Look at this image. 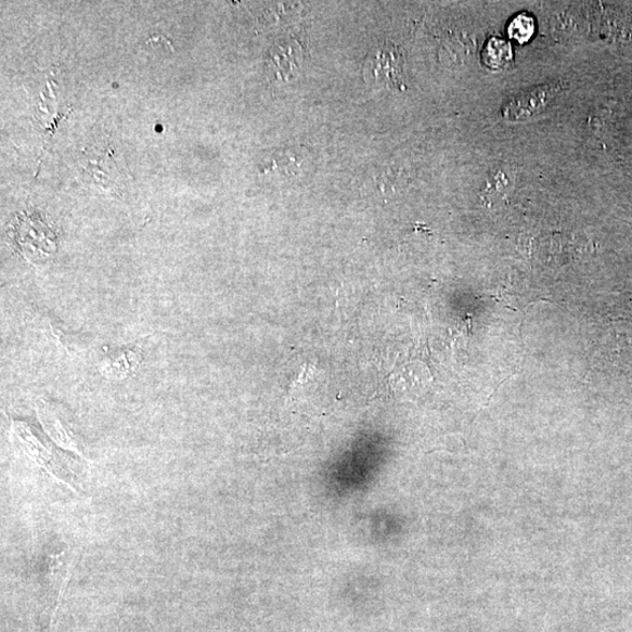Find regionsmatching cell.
<instances>
[{
    "label": "cell",
    "mask_w": 632,
    "mask_h": 632,
    "mask_svg": "<svg viewBox=\"0 0 632 632\" xmlns=\"http://www.w3.org/2000/svg\"><path fill=\"white\" fill-rule=\"evenodd\" d=\"M404 51L392 41H384L364 57L362 75L366 83L388 90L403 91Z\"/></svg>",
    "instance_id": "6da1fadb"
},
{
    "label": "cell",
    "mask_w": 632,
    "mask_h": 632,
    "mask_svg": "<svg viewBox=\"0 0 632 632\" xmlns=\"http://www.w3.org/2000/svg\"><path fill=\"white\" fill-rule=\"evenodd\" d=\"M79 166L83 179L101 189L119 190L127 182L125 164L108 144L85 152Z\"/></svg>",
    "instance_id": "7a4b0ae2"
},
{
    "label": "cell",
    "mask_w": 632,
    "mask_h": 632,
    "mask_svg": "<svg viewBox=\"0 0 632 632\" xmlns=\"http://www.w3.org/2000/svg\"><path fill=\"white\" fill-rule=\"evenodd\" d=\"M305 50L297 39L286 38L269 50L267 66L274 80H297L304 70Z\"/></svg>",
    "instance_id": "3957f363"
},
{
    "label": "cell",
    "mask_w": 632,
    "mask_h": 632,
    "mask_svg": "<svg viewBox=\"0 0 632 632\" xmlns=\"http://www.w3.org/2000/svg\"><path fill=\"white\" fill-rule=\"evenodd\" d=\"M560 83H547L532 88L514 96L503 108L504 119L518 122L529 119L549 106L562 93Z\"/></svg>",
    "instance_id": "277c9868"
},
{
    "label": "cell",
    "mask_w": 632,
    "mask_h": 632,
    "mask_svg": "<svg viewBox=\"0 0 632 632\" xmlns=\"http://www.w3.org/2000/svg\"><path fill=\"white\" fill-rule=\"evenodd\" d=\"M514 183L512 173L499 168L492 171L485 182L481 195L485 202L495 203L505 198Z\"/></svg>",
    "instance_id": "5b68a950"
},
{
    "label": "cell",
    "mask_w": 632,
    "mask_h": 632,
    "mask_svg": "<svg viewBox=\"0 0 632 632\" xmlns=\"http://www.w3.org/2000/svg\"><path fill=\"white\" fill-rule=\"evenodd\" d=\"M482 57L483 63L491 68L505 67L512 61L510 43L499 38L490 39L483 48Z\"/></svg>",
    "instance_id": "8992f818"
},
{
    "label": "cell",
    "mask_w": 632,
    "mask_h": 632,
    "mask_svg": "<svg viewBox=\"0 0 632 632\" xmlns=\"http://www.w3.org/2000/svg\"><path fill=\"white\" fill-rule=\"evenodd\" d=\"M534 20L526 13L519 14L508 26V36L519 43L527 42L531 39L534 36Z\"/></svg>",
    "instance_id": "52a82bcc"
}]
</instances>
